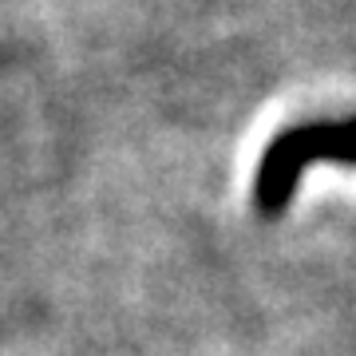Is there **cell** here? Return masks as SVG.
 <instances>
[{"mask_svg":"<svg viewBox=\"0 0 356 356\" xmlns=\"http://www.w3.org/2000/svg\"><path fill=\"white\" fill-rule=\"evenodd\" d=\"M309 163H341L356 166V115L353 119H321V123H297L281 131L261 151L254 178V206L257 214L277 218L289 206L297 178Z\"/></svg>","mask_w":356,"mask_h":356,"instance_id":"6da1fadb","label":"cell"}]
</instances>
